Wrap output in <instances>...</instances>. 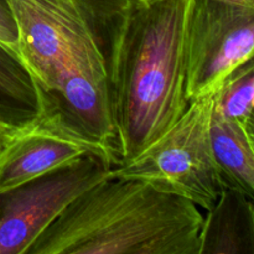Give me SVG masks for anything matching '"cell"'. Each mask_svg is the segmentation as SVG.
Returning a JSON list of instances; mask_svg holds the SVG:
<instances>
[{
  "label": "cell",
  "mask_w": 254,
  "mask_h": 254,
  "mask_svg": "<svg viewBox=\"0 0 254 254\" xmlns=\"http://www.w3.org/2000/svg\"><path fill=\"white\" fill-rule=\"evenodd\" d=\"M254 52V7L226 0H193L186 35L190 102L215 93Z\"/></svg>",
  "instance_id": "6"
},
{
  "label": "cell",
  "mask_w": 254,
  "mask_h": 254,
  "mask_svg": "<svg viewBox=\"0 0 254 254\" xmlns=\"http://www.w3.org/2000/svg\"><path fill=\"white\" fill-rule=\"evenodd\" d=\"M0 42L16 52L17 30L6 0H0Z\"/></svg>",
  "instance_id": "12"
},
{
  "label": "cell",
  "mask_w": 254,
  "mask_h": 254,
  "mask_svg": "<svg viewBox=\"0 0 254 254\" xmlns=\"http://www.w3.org/2000/svg\"><path fill=\"white\" fill-rule=\"evenodd\" d=\"M202 221L181 196L108 176L74 198L26 254H198Z\"/></svg>",
  "instance_id": "2"
},
{
  "label": "cell",
  "mask_w": 254,
  "mask_h": 254,
  "mask_svg": "<svg viewBox=\"0 0 254 254\" xmlns=\"http://www.w3.org/2000/svg\"><path fill=\"white\" fill-rule=\"evenodd\" d=\"M15 130H16V129L9 128V127L0 123V153H1L2 149L5 148V145L9 143V140L11 139L12 134H14Z\"/></svg>",
  "instance_id": "14"
},
{
  "label": "cell",
  "mask_w": 254,
  "mask_h": 254,
  "mask_svg": "<svg viewBox=\"0 0 254 254\" xmlns=\"http://www.w3.org/2000/svg\"><path fill=\"white\" fill-rule=\"evenodd\" d=\"M211 139L225 185L241 191L254 203V153L240 122L213 107Z\"/></svg>",
  "instance_id": "10"
},
{
  "label": "cell",
  "mask_w": 254,
  "mask_h": 254,
  "mask_svg": "<svg viewBox=\"0 0 254 254\" xmlns=\"http://www.w3.org/2000/svg\"><path fill=\"white\" fill-rule=\"evenodd\" d=\"M198 254H254V203L241 191L226 186L206 211Z\"/></svg>",
  "instance_id": "8"
},
{
  "label": "cell",
  "mask_w": 254,
  "mask_h": 254,
  "mask_svg": "<svg viewBox=\"0 0 254 254\" xmlns=\"http://www.w3.org/2000/svg\"><path fill=\"white\" fill-rule=\"evenodd\" d=\"M6 1L16 54L47 104L72 128L118 153L103 54L83 0Z\"/></svg>",
  "instance_id": "3"
},
{
  "label": "cell",
  "mask_w": 254,
  "mask_h": 254,
  "mask_svg": "<svg viewBox=\"0 0 254 254\" xmlns=\"http://www.w3.org/2000/svg\"><path fill=\"white\" fill-rule=\"evenodd\" d=\"M215 93L192 99L165 133L136 156L112 166L109 176L145 181L210 210L226 188L211 139Z\"/></svg>",
  "instance_id": "4"
},
{
  "label": "cell",
  "mask_w": 254,
  "mask_h": 254,
  "mask_svg": "<svg viewBox=\"0 0 254 254\" xmlns=\"http://www.w3.org/2000/svg\"><path fill=\"white\" fill-rule=\"evenodd\" d=\"M241 126H242L243 130H245L246 136H247V140L250 143L251 148H252L254 153V106L252 111L247 114L245 119L242 122H240Z\"/></svg>",
  "instance_id": "13"
},
{
  "label": "cell",
  "mask_w": 254,
  "mask_h": 254,
  "mask_svg": "<svg viewBox=\"0 0 254 254\" xmlns=\"http://www.w3.org/2000/svg\"><path fill=\"white\" fill-rule=\"evenodd\" d=\"M46 108L44 92L19 55L0 42V123L20 129Z\"/></svg>",
  "instance_id": "9"
},
{
  "label": "cell",
  "mask_w": 254,
  "mask_h": 254,
  "mask_svg": "<svg viewBox=\"0 0 254 254\" xmlns=\"http://www.w3.org/2000/svg\"><path fill=\"white\" fill-rule=\"evenodd\" d=\"M112 166L87 155L0 191V254H26L74 198L108 178Z\"/></svg>",
  "instance_id": "5"
},
{
  "label": "cell",
  "mask_w": 254,
  "mask_h": 254,
  "mask_svg": "<svg viewBox=\"0 0 254 254\" xmlns=\"http://www.w3.org/2000/svg\"><path fill=\"white\" fill-rule=\"evenodd\" d=\"M83 2L103 54L122 163L165 133L190 104L186 35L193 0Z\"/></svg>",
  "instance_id": "1"
},
{
  "label": "cell",
  "mask_w": 254,
  "mask_h": 254,
  "mask_svg": "<svg viewBox=\"0 0 254 254\" xmlns=\"http://www.w3.org/2000/svg\"><path fill=\"white\" fill-rule=\"evenodd\" d=\"M87 155H98L113 166L119 159L103 144L72 128L46 103L41 116L16 129L0 153V191L15 188Z\"/></svg>",
  "instance_id": "7"
},
{
  "label": "cell",
  "mask_w": 254,
  "mask_h": 254,
  "mask_svg": "<svg viewBox=\"0 0 254 254\" xmlns=\"http://www.w3.org/2000/svg\"><path fill=\"white\" fill-rule=\"evenodd\" d=\"M254 104V52L238 64L215 93V108L227 118L242 122Z\"/></svg>",
  "instance_id": "11"
}]
</instances>
